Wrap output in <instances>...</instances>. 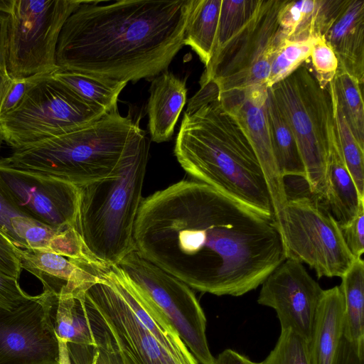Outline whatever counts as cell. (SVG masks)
Listing matches in <instances>:
<instances>
[{
    "mask_svg": "<svg viewBox=\"0 0 364 364\" xmlns=\"http://www.w3.org/2000/svg\"><path fill=\"white\" fill-rule=\"evenodd\" d=\"M135 251L191 289L240 296L286 259L274 218L202 182L183 180L143 198Z\"/></svg>",
    "mask_w": 364,
    "mask_h": 364,
    "instance_id": "cell-1",
    "label": "cell"
},
{
    "mask_svg": "<svg viewBox=\"0 0 364 364\" xmlns=\"http://www.w3.org/2000/svg\"><path fill=\"white\" fill-rule=\"evenodd\" d=\"M84 1L58 38L59 69L118 82L166 71L183 46L196 0Z\"/></svg>",
    "mask_w": 364,
    "mask_h": 364,
    "instance_id": "cell-2",
    "label": "cell"
},
{
    "mask_svg": "<svg viewBox=\"0 0 364 364\" xmlns=\"http://www.w3.org/2000/svg\"><path fill=\"white\" fill-rule=\"evenodd\" d=\"M174 154L195 181L205 183L266 217L274 218L266 178L257 156L219 95L185 112Z\"/></svg>",
    "mask_w": 364,
    "mask_h": 364,
    "instance_id": "cell-3",
    "label": "cell"
},
{
    "mask_svg": "<svg viewBox=\"0 0 364 364\" xmlns=\"http://www.w3.org/2000/svg\"><path fill=\"white\" fill-rule=\"evenodd\" d=\"M145 134L139 119L117 109L72 132L14 149L0 164L82 187L115 176Z\"/></svg>",
    "mask_w": 364,
    "mask_h": 364,
    "instance_id": "cell-4",
    "label": "cell"
},
{
    "mask_svg": "<svg viewBox=\"0 0 364 364\" xmlns=\"http://www.w3.org/2000/svg\"><path fill=\"white\" fill-rule=\"evenodd\" d=\"M149 147L145 134L115 176L80 187L75 230L90 253L109 266L135 250L134 228L143 199Z\"/></svg>",
    "mask_w": 364,
    "mask_h": 364,
    "instance_id": "cell-5",
    "label": "cell"
},
{
    "mask_svg": "<svg viewBox=\"0 0 364 364\" xmlns=\"http://www.w3.org/2000/svg\"><path fill=\"white\" fill-rule=\"evenodd\" d=\"M269 88L296 139L309 192L322 200L334 128L328 85L322 87L305 61Z\"/></svg>",
    "mask_w": 364,
    "mask_h": 364,
    "instance_id": "cell-6",
    "label": "cell"
},
{
    "mask_svg": "<svg viewBox=\"0 0 364 364\" xmlns=\"http://www.w3.org/2000/svg\"><path fill=\"white\" fill-rule=\"evenodd\" d=\"M52 74L41 77L15 109L0 117V136L14 149L72 132L108 113Z\"/></svg>",
    "mask_w": 364,
    "mask_h": 364,
    "instance_id": "cell-7",
    "label": "cell"
},
{
    "mask_svg": "<svg viewBox=\"0 0 364 364\" xmlns=\"http://www.w3.org/2000/svg\"><path fill=\"white\" fill-rule=\"evenodd\" d=\"M284 0H259L245 24L213 55L200 84L213 80L219 92L266 85L286 38L279 22Z\"/></svg>",
    "mask_w": 364,
    "mask_h": 364,
    "instance_id": "cell-8",
    "label": "cell"
},
{
    "mask_svg": "<svg viewBox=\"0 0 364 364\" xmlns=\"http://www.w3.org/2000/svg\"><path fill=\"white\" fill-rule=\"evenodd\" d=\"M82 0H13L8 27L7 70L13 79L58 70L62 28Z\"/></svg>",
    "mask_w": 364,
    "mask_h": 364,
    "instance_id": "cell-9",
    "label": "cell"
},
{
    "mask_svg": "<svg viewBox=\"0 0 364 364\" xmlns=\"http://www.w3.org/2000/svg\"><path fill=\"white\" fill-rule=\"evenodd\" d=\"M284 215L286 259L307 264L318 278L341 277L355 259L325 203L310 193L288 196Z\"/></svg>",
    "mask_w": 364,
    "mask_h": 364,
    "instance_id": "cell-10",
    "label": "cell"
},
{
    "mask_svg": "<svg viewBox=\"0 0 364 364\" xmlns=\"http://www.w3.org/2000/svg\"><path fill=\"white\" fill-rule=\"evenodd\" d=\"M117 265L166 316L198 363L215 364L206 337V317L192 289L135 250Z\"/></svg>",
    "mask_w": 364,
    "mask_h": 364,
    "instance_id": "cell-11",
    "label": "cell"
},
{
    "mask_svg": "<svg viewBox=\"0 0 364 364\" xmlns=\"http://www.w3.org/2000/svg\"><path fill=\"white\" fill-rule=\"evenodd\" d=\"M103 279L85 291L86 309L91 324L108 335L126 364H198L164 346L143 325L117 289Z\"/></svg>",
    "mask_w": 364,
    "mask_h": 364,
    "instance_id": "cell-12",
    "label": "cell"
},
{
    "mask_svg": "<svg viewBox=\"0 0 364 364\" xmlns=\"http://www.w3.org/2000/svg\"><path fill=\"white\" fill-rule=\"evenodd\" d=\"M0 188L23 215L54 228H75L80 187L0 164Z\"/></svg>",
    "mask_w": 364,
    "mask_h": 364,
    "instance_id": "cell-13",
    "label": "cell"
},
{
    "mask_svg": "<svg viewBox=\"0 0 364 364\" xmlns=\"http://www.w3.org/2000/svg\"><path fill=\"white\" fill-rule=\"evenodd\" d=\"M267 97L266 85L219 92L221 104L235 118L257 156L268 186L274 218L282 235L288 193L272 144L267 113Z\"/></svg>",
    "mask_w": 364,
    "mask_h": 364,
    "instance_id": "cell-14",
    "label": "cell"
},
{
    "mask_svg": "<svg viewBox=\"0 0 364 364\" xmlns=\"http://www.w3.org/2000/svg\"><path fill=\"white\" fill-rule=\"evenodd\" d=\"M261 285L257 303L274 309L281 330H290L308 342L323 289L302 263L287 258Z\"/></svg>",
    "mask_w": 364,
    "mask_h": 364,
    "instance_id": "cell-15",
    "label": "cell"
},
{
    "mask_svg": "<svg viewBox=\"0 0 364 364\" xmlns=\"http://www.w3.org/2000/svg\"><path fill=\"white\" fill-rule=\"evenodd\" d=\"M59 346L42 294L0 309V364H58Z\"/></svg>",
    "mask_w": 364,
    "mask_h": 364,
    "instance_id": "cell-16",
    "label": "cell"
},
{
    "mask_svg": "<svg viewBox=\"0 0 364 364\" xmlns=\"http://www.w3.org/2000/svg\"><path fill=\"white\" fill-rule=\"evenodd\" d=\"M16 253L22 269L41 282L44 292L56 296L85 293L110 268L97 259H73L41 250L17 247Z\"/></svg>",
    "mask_w": 364,
    "mask_h": 364,
    "instance_id": "cell-17",
    "label": "cell"
},
{
    "mask_svg": "<svg viewBox=\"0 0 364 364\" xmlns=\"http://www.w3.org/2000/svg\"><path fill=\"white\" fill-rule=\"evenodd\" d=\"M342 70L364 82V0H340L323 36Z\"/></svg>",
    "mask_w": 364,
    "mask_h": 364,
    "instance_id": "cell-18",
    "label": "cell"
},
{
    "mask_svg": "<svg viewBox=\"0 0 364 364\" xmlns=\"http://www.w3.org/2000/svg\"><path fill=\"white\" fill-rule=\"evenodd\" d=\"M146 110L151 140H170L186 101V80L167 70L155 77L149 90Z\"/></svg>",
    "mask_w": 364,
    "mask_h": 364,
    "instance_id": "cell-19",
    "label": "cell"
},
{
    "mask_svg": "<svg viewBox=\"0 0 364 364\" xmlns=\"http://www.w3.org/2000/svg\"><path fill=\"white\" fill-rule=\"evenodd\" d=\"M344 300L339 286L323 290L307 342L310 364H331L343 336Z\"/></svg>",
    "mask_w": 364,
    "mask_h": 364,
    "instance_id": "cell-20",
    "label": "cell"
},
{
    "mask_svg": "<svg viewBox=\"0 0 364 364\" xmlns=\"http://www.w3.org/2000/svg\"><path fill=\"white\" fill-rule=\"evenodd\" d=\"M321 200L341 227L353 220L360 204L364 201L343 160L335 126L331 136L326 188Z\"/></svg>",
    "mask_w": 364,
    "mask_h": 364,
    "instance_id": "cell-21",
    "label": "cell"
},
{
    "mask_svg": "<svg viewBox=\"0 0 364 364\" xmlns=\"http://www.w3.org/2000/svg\"><path fill=\"white\" fill-rule=\"evenodd\" d=\"M85 294L56 296L41 293L46 314L58 339L80 346L96 344Z\"/></svg>",
    "mask_w": 364,
    "mask_h": 364,
    "instance_id": "cell-22",
    "label": "cell"
},
{
    "mask_svg": "<svg viewBox=\"0 0 364 364\" xmlns=\"http://www.w3.org/2000/svg\"><path fill=\"white\" fill-rule=\"evenodd\" d=\"M339 0H284L279 22L289 41H304L323 38Z\"/></svg>",
    "mask_w": 364,
    "mask_h": 364,
    "instance_id": "cell-23",
    "label": "cell"
},
{
    "mask_svg": "<svg viewBox=\"0 0 364 364\" xmlns=\"http://www.w3.org/2000/svg\"><path fill=\"white\" fill-rule=\"evenodd\" d=\"M11 225L24 249L46 250L71 258L81 252L82 240L73 227L54 228L28 216L13 218Z\"/></svg>",
    "mask_w": 364,
    "mask_h": 364,
    "instance_id": "cell-24",
    "label": "cell"
},
{
    "mask_svg": "<svg viewBox=\"0 0 364 364\" xmlns=\"http://www.w3.org/2000/svg\"><path fill=\"white\" fill-rule=\"evenodd\" d=\"M344 300L343 336L364 357V262L355 259L341 277Z\"/></svg>",
    "mask_w": 364,
    "mask_h": 364,
    "instance_id": "cell-25",
    "label": "cell"
},
{
    "mask_svg": "<svg viewBox=\"0 0 364 364\" xmlns=\"http://www.w3.org/2000/svg\"><path fill=\"white\" fill-rule=\"evenodd\" d=\"M222 0H196L184 32L183 46H190L206 67L216 46Z\"/></svg>",
    "mask_w": 364,
    "mask_h": 364,
    "instance_id": "cell-26",
    "label": "cell"
},
{
    "mask_svg": "<svg viewBox=\"0 0 364 364\" xmlns=\"http://www.w3.org/2000/svg\"><path fill=\"white\" fill-rule=\"evenodd\" d=\"M267 113L274 154L283 178L301 177L305 171L296 139L268 87Z\"/></svg>",
    "mask_w": 364,
    "mask_h": 364,
    "instance_id": "cell-27",
    "label": "cell"
},
{
    "mask_svg": "<svg viewBox=\"0 0 364 364\" xmlns=\"http://www.w3.org/2000/svg\"><path fill=\"white\" fill-rule=\"evenodd\" d=\"M52 75L83 100L106 112L117 109L118 97L127 84L60 69Z\"/></svg>",
    "mask_w": 364,
    "mask_h": 364,
    "instance_id": "cell-28",
    "label": "cell"
},
{
    "mask_svg": "<svg viewBox=\"0 0 364 364\" xmlns=\"http://www.w3.org/2000/svg\"><path fill=\"white\" fill-rule=\"evenodd\" d=\"M333 118L341 154L360 197L364 198V149L355 138L338 104L333 82L328 83Z\"/></svg>",
    "mask_w": 364,
    "mask_h": 364,
    "instance_id": "cell-29",
    "label": "cell"
},
{
    "mask_svg": "<svg viewBox=\"0 0 364 364\" xmlns=\"http://www.w3.org/2000/svg\"><path fill=\"white\" fill-rule=\"evenodd\" d=\"M333 82L338 104L355 138L364 149L363 85L346 73L338 70Z\"/></svg>",
    "mask_w": 364,
    "mask_h": 364,
    "instance_id": "cell-30",
    "label": "cell"
},
{
    "mask_svg": "<svg viewBox=\"0 0 364 364\" xmlns=\"http://www.w3.org/2000/svg\"><path fill=\"white\" fill-rule=\"evenodd\" d=\"M91 326L95 336V345L67 343L72 364H126L108 335Z\"/></svg>",
    "mask_w": 364,
    "mask_h": 364,
    "instance_id": "cell-31",
    "label": "cell"
},
{
    "mask_svg": "<svg viewBox=\"0 0 364 364\" xmlns=\"http://www.w3.org/2000/svg\"><path fill=\"white\" fill-rule=\"evenodd\" d=\"M258 3L259 0H222L214 55L250 19Z\"/></svg>",
    "mask_w": 364,
    "mask_h": 364,
    "instance_id": "cell-32",
    "label": "cell"
},
{
    "mask_svg": "<svg viewBox=\"0 0 364 364\" xmlns=\"http://www.w3.org/2000/svg\"><path fill=\"white\" fill-rule=\"evenodd\" d=\"M316 39L304 41L286 39L273 60L266 86L272 87L306 61L309 58L312 46Z\"/></svg>",
    "mask_w": 364,
    "mask_h": 364,
    "instance_id": "cell-33",
    "label": "cell"
},
{
    "mask_svg": "<svg viewBox=\"0 0 364 364\" xmlns=\"http://www.w3.org/2000/svg\"><path fill=\"white\" fill-rule=\"evenodd\" d=\"M259 364H310L307 341L290 330H281L274 348Z\"/></svg>",
    "mask_w": 364,
    "mask_h": 364,
    "instance_id": "cell-34",
    "label": "cell"
},
{
    "mask_svg": "<svg viewBox=\"0 0 364 364\" xmlns=\"http://www.w3.org/2000/svg\"><path fill=\"white\" fill-rule=\"evenodd\" d=\"M309 58L314 75L322 87L333 80L338 68V59L323 38H317L311 48Z\"/></svg>",
    "mask_w": 364,
    "mask_h": 364,
    "instance_id": "cell-35",
    "label": "cell"
},
{
    "mask_svg": "<svg viewBox=\"0 0 364 364\" xmlns=\"http://www.w3.org/2000/svg\"><path fill=\"white\" fill-rule=\"evenodd\" d=\"M13 0H0V102L13 78L7 70L8 27ZM3 140L0 136V149Z\"/></svg>",
    "mask_w": 364,
    "mask_h": 364,
    "instance_id": "cell-36",
    "label": "cell"
},
{
    "mask_svg": "<svg viewBox=\"0 0 364 364\" xmlns=\"http://www.w3.org/2000/svg\"><path fill=\"white\" fill-rule=\"evenodd\" d=\"M341 228L345 243L350 253L355 259L361 258L364 252V201L360 204L353 220Z\"/></svg>",
    "mask_w": 364,
    "mask_h": 364,
    "instance_id": "cell-37",
    "label": "cell"
},
{
    "mask_svg": "<svg viewBox=\"0 0 364 364\" xmlns=\"http://www.w3.org/2000/svg\"><path fill=\"white\" fill-rule=\"evenodd\" d=\"M18 280L0 272V309L12 310L33 297L21 288Z\"/></svg>",
    "mask_w": 364,
    "mask_h": 364,
    "instance_id": "cell-38",
    "label": "cell"
},
{
    "mask_svg": "<svg viewBox=\"0 0 364 364\" xmlns=\"http://www.w3.org/2000/svg\"><path fill=\"white\" fill-rule=\"evenodd\" d=\"M44 75L12 79L0 102V117L15 109L30 87Z\"/></svg>",
    "mask_w": 364,
    "mask_h": 364,
    "instance_id": "cell-39",
    "label": "cell"
},
{
    "mask_svg": "<svg viewBox=\"0 0 364 364\" xmlns=\"http://www.w3.org/2000/svg\"><path fill=\"white\" fill-rule=\"evenodd\" d=\"M16 247L0 230V272L18 279L22 267Z\"/></svg>",
    "mask_w": 364,
    "mask_h": 364,
    "instance_id": "cell-40",
    "label": "cell"
},
{
    "mask_svg": "<svg viewBox=\"0 0 364 364\" xmlns=\"http://www.w3.org/2000/svg\"><path fill=\"white\" fill-rule=\"evenodd\" d=\"M23 215L0 188V230L18 247L24 248L11 225V220Z\"/></svg>",
    "mask_w": 364,
    "mask_h": 364,
    "instance_id": "cell-41",
    "label": "cell"
},
{
    "mask_svg": "<svg viewBox=\"0 0 364 364\" xmlns=\"http://www.w3.org/2000/svg\"><path fill=\"white\" fill-rule=\"evenodd\" d=\"M331 364H364V357L358 355L353 345L343 336Z\"/></svg>",
    "mask_w": 364,
    "mask_h": 364,
    "instance_id": "cell-42",
    "label": "cell"
},
{
    "mask_svg": "<svg viewBox=\"0 0 364 364\" xmlns=\"http://www.w3.org/2000/svg\"><path fill=\"white\" fill-rule=\"evenodd\" d=\"M215 364H259L245 355L232 350L225 349L215 358Z\"/></svg>",
    "mask_w": 364,
    "mask_h": 364,
    "instance_id": "cell-43",
    "label": "cell"
},
{
    "mask_svg": "<svg viewBox=\"0 0 364 364\" xmlns=\"http://www.w3.org/2000/svg\"><path fill=\"white\" fill-rule=\"evenodd\" d=\"M58 341L59 346L58 364H72L67 343L60 339H58Z\"/></svg>",
    "mask_w": 364,
    "mask_h": 364,
    "instance_id": "cell-44",
    "label": "cell"
}]
</instances>
